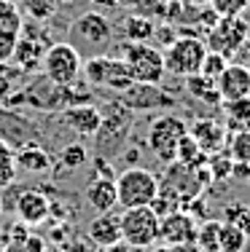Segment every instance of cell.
<instances>
[{
	"instance_id": "cell-7",
	"label": "cell",
	"mask_w": 250,
	"mask_h": 252,
	"mask_svg": "<svg viewBox=\"0 0 250 252\" xmlns=\"http://www.w3.org/2000/svg\"><path fill=\"white\" fill-rule=\"evenodd\" d=\"M40 70H43V75L49 78L54 86H75L78 78H81V70H83V57L68 43V40L51 43L49 49H46Z\"/></svg>"
},
{
	"instance_id": "cell-14",
	"label": "cell",
	"mask_w": 250,
	"mask_h": 252,
	"mask_svg": "<svg viewBox=\"0 0 250 252\" xmlns=\"http://www.w3.org/2000/svg\"><path fill=\"white\" fill-rule=\"evenodd\" d=\"M215 89L221 94V102L250 97V70L242 62H229L223 67V73L215 78Z\"/></svg>"
},
{
	"instance_id": "cell-9",
	"label": "cell",
	"mask_w": 250,
	"mask_h": 252,
	"mask_svg": "<svg viewBox=\"0 0 250 252\" xmlns=\"http://www.w3.org/2000/svg\"><path fill=\"white\" fill-rule=\"evenodd\" d=\"M207 54V46L202 38H191V35H178L170 46H164V70L178 78H188L199 73L202 59Z\"/></svg>"
},
{
	"instance_id": "cell-25",
	"label": "cell",
	"mask_w": 250,
	"mask_h": 252,
	"mask_svg": "<svg viewBox=\"0 0 250 252\" xmlns=\"http://www.w3.org/2000/svg\"><path fill=\"white\" fill-rule=\"evenodd\" d=\"M183 81H186V92L191 94L194 99L207 102V105H221V94H218L213 78H205L202 73H194V75L183 78Z\"/></svg>"
},
{
	"instance_id": "cell-15",
	"label": "cell",
	"mask_w": 250,
	"mask_h": 252,
	"mask_svg": "<svg viewBox=\"0 0 250 252\" xmlns=\"http://www.w3.org/2000/svg\"><path fill=\"white\" fill-rule=\"evenodd\" d=\"M59 121L81 137H94L103 124V110L94 105H68L59 113Z\"/></svg>"
},
{
	"instance_id": "cell-35",
	"label": "cell",
	"mask_w": 250,
	"mask_h": 252,
	"mask_svg": "<svg viewBox=\"0 0 250 252\" xmlns=\"http://www.w3.org/2000/svg\"><path fill=\"white\" fill-rule=\"evenodd\" d=\"M207 5H210L218 16H242L250 8L248 0H210Z\"/></svg>"
},
{
	"instance_id": "cell-38",
	"label": "cell",
	"mask_w": 250,
	"mask_h": 252,
	"mask_svg": "<svg viewBox=\"0 0 250 252\" xmlns=\"http://www.w3.org/2000/svg\"><path fill=\"white\" fill-rule=\"evenodd\" d=\"M105 252H140V250H135L132 244H127L124 239H118V242H116V244H110V247L105 250Z\"/></svg>"
},
{
	"instance_id": "cell-34",
	"label": "cell",
	"mask_w": 250,
	"mask_h": 252,
	"mask_svg": "<svg viewBox=\"0 0 250 252\" xmlns=\"http://www.w3.org/2000/svg\"><path fill=\"white\" fill-rule=\"evenodd\" d=\"M229 62H231V59H226L223 54H218V51H207V54H205V59H202L199 73L205 75V78H213V81H215V78L223 73V67H226Z\"/></svg>"
},
{
	"instance_id": "cell-28",
	"label": "cell",
	"mask_w": 250,
	"mask_h": 252,
	"mask_svg": "<svg viewBox=\"0 0 250 252\" xmlns=\"http://www.w3.org/2000/svg\"><path fill=\"white\" fill-rule=\"evenodd\" d=\"M218 247H221V252H242L248 247V231L234 223H221Z\"/></svg>"
},
{
	"instance_id": "cell-2",
	"label": "cell",
	"mask_w": 250,
	"mask_h": 252,
	"mask_svg": "<svg viewBox=\"0 0 250 252\" xmlns=\"http://www.w3.org/2000/svg\"><path fill=\"white\" fill-rule=\"evenodd\" d=\"M81 75L89 81V86L108 89L113 94H121L124 89H129L135 83L129 67L124 64V59L118 57V54H100V57L83 59Z\"/></svg>"
},
{
	"instance_id": "cell-6",
	"label": "cell",
	"mask_w": 250,
	"mask_h": 252,
	"mask_svg": "<svg viewBox=\"0 0 250 252\" xmlns=\"http://www.w3.org/2000/svg\"><path fill=\"white\" fill-rule=\"evenodd\" d=\"M188 134V126L183 124V118L172 116V113H162L159 118H153L148 126L145 145L153 153V158L162 164H172L178 153V142Z\"/></svg>"
},
{
	"instance_id": "cell-33",
	"label": "cell",
	"mask_w": 250,
	"mask_h": 252,
	"mask_svg": "<svg viewBox=\"0 0 250 252\" xmlns=\"http://www.w3.org/2000/svg\"><path fill=\"white\" fill-rule=\"evenodd\" d=\"M25 5H27V14H30V19L49 22L51 16L57 14V5H59V0H25Z\"/></svg>"
},
{
	"instance_id": "cell-26",
	"label": "cell",
	"mask_w": 250,
	"mask_h": 252,
	"mask_svg": "<svg viewBox=\"0 0 250 252\" xmlns=\"http://www.w3.org/2000/svg\"><path fill=\"white\" fill-rule=\"evenodd\" d=\"M86 161H89L86 148L78 145V142H70V145H65L62 151L57 153L54 166H51V169H57L59 175H62V172H73V169H81V166H86Z\"/></svg>"
},
{
	"instance_id": "cell-8",
	"label": "cell",
	"mask_w": 250,
	"mask_h": 252,
	"mask_svg": "<svg viewBox=\"0 0 250 252\" xmlns=\"http://www.w3.org/2000/svg\"><path fill=\"white\" fill-rule=\"evenodd\" d=\"M248 40H250V25L242 16H218V22L205 35L207 51H218L226 59H234L245 49Z\"/></svg>"
},
{
	"instance_id": "cell-29",
	"label": "cell",
	"mask_w": 250,
	"mask_h": 252,
	"mask_svg": "<svg viewBox=\"0 0 250 252\" xmlns=\"http://www.w3.org/2000/svg\"><path fill=\"white\" fill-rule=\"evenodd\" d=\"M218 236H221V223L218 220H205V225H196V250L199 252H221L218 247Z\"/></svg>"
},
{
	"instance_id": "cell-30",
	"label": "cell",
	"mask_w": 250,
	"mask_h": 252,
	"mask_svg": "<svg viewBox=\"0 0 250 252\" xmlns=\"http://www.w3.org/2000/svg\"><path fill=\"white\" fill-rule=\"evenodd\" d=\"M16 180V151L0 140V190L11 188Z\"/></svg>"
},
{
	"instance_id": "cell-21",
	"label": "cell",
	"mask_w": 250,
	"mask_h": 252,
	"mask_svg": "<svg viewBox=\"0 0 250 252\" xmlns=\"http://www.w3.org/2000/svg\"><path fill=\"white\" fill-rule=\"evenodd\" d=\"M54 166V156L43 151V145H30L16 151V172H27V175H46Z\"/></svg>"
},
{
	"instance_id": "cell-37",
	"label": "cell",
	"mask_w": 250,
	"mask_h": 252,
	"mask_svg": "<svg viewBox=\"0 0 250 252\" xmlns=\"http://www.w3.org/2000/svg\"><path fill=\"white\" fill-rule=\"evenodd\" d=\"M62 252H100V247L89 236H73L62 244Z\"/></svg>"
},
{
	"instance_id": "cell-1",
	"label": "cell",
	"mask_w": 250,
	"mask_h": 252,
	"mask_svg": "<svg viewBox=\"0 0 250 252\" xmlns=\"http://www.w3.org/2000/svg\"><path fill=\"white\" fill-rule=\"evenodd\" d=\"M68 43L81 54L83 59L108 54L113 43V25L105 14L94 11H83L81 16H75L68 27Z\"/></svg>"
},
{
	"instance_id": "cell-12",
	"label": "cell",
	"mask_w": 250,
	"mask_h": 252,
	"mask_svg": "<svg viewBox=\"0 0 250 252\" xmlns=\"http://www.w3.org/2000/svg\"><path fill=\"white\" fill-rule=\"evenodd\" d=\"M0 140L8 142L14 151H22L30 145H40V129L33 124V118L19 113V107L0 105Z\"/></svg>"
},
{
	"instance_id": "cell-32",
	"label": "cell",
	"mask_w": 250,
	"mask_h": 252,
	"mask_svg": "<svg viewBox=\"0 0 250 252\" xmlns=\"http://www.w3.org/2000/svg\"><path fill=\"white\" fill-rule=\"evenodd\" d=\"M231 161L250 166V129L237 131V134L231 137Z\"/></svg>"
},
{
	"instance_id": "cell-10",
	"label": "cell",
	"mask_w": 250,
	"mask_h": 252,
	"mask_svg": "<svg viewBox=\"0 0 250 252\" xmlns=\"http://www.w3.org/2000/svg\"><path fill=\"white\" fill-rule=\"evenodd\" d=\"M121 239L132 244L135 250L153 247L159 242V215L151 207H132L118 215Z\"/></svg>"
},
{
	"instance_id": "cell-45",
	"label": "cell",
	"mask_w": 250,
	"mask_h": 252,
	"mask_svg": "<svg viewBox=\"0 0 250 252\" xmlns=\"http://www.w3.org/2000/svg\"><path fill=\"white\" fill-rule=\"evenodd\" d=\"M3 209H5V204H3V193H0V215H3Z\"/></svg>"
},
{
	"instance_id": "cell-49",
	"label": "cell",
	"mask_w": 250,
	"mask_h": 252,
	"mask_svg": "<svg viewBox=\"0 0 250 252\" xmlns=\"http://www.w3.org/2000/svg\"><path fill=\"white\" fill-rule=\"evenodd\" d=\"M248 3H250V0H248Z\"/></svg>"
},
{
	"instance_id": "cell-31",
	"label": "cell",
	"mask_w": 250,
	"mask_h": 252,
	"mask_svg": "<svg viewBox=\"0 0 250 252\" xmlns=\"http://www.w3.org/2000/svg\"><path fill=\"white\" fill-rule=\"evenodd\" d=\"M207 156L199 151V145L191 140V134H186L180 142H178V153H175V161H180V164L186 166H202L205 164Z\"/></svg>"
},
{
	"instance_id": "cell-4",
	"label": "cell",
	"mask_w": 250,
	"mask_h": 252,
	"mask_svg": "<svg viewBox=\"0 0 250 252\" xmlns=\"http://www.w3.org/2000/svg\"><path fill=\"white\" fill-rule=\"evenodd\" d=\"M132 121H135V113L127 110L118 99H116V107L103 110V124H100L97 134L92 137L97 156H103V158L118 156V151L127 145V134L132 131Z\"/></svg>"
},
{
	"instance_id": "cell-22",
	"label": "cell",
	"mask_w": 250,
	"mask_h": 252,
	"mask_svg": "<svg viewBox=\"0 0 250 252\" xmlns=\"http://www.w3.org/2000/svg\"><path fill=\"white\" fill-rule=\"evenodd\" d=\"M153 25L148 16L143 14H129L121 19V25H118V35H121L124 43H151L153 40Z\"/></svg>"
},
{
	"instance_id": "cell-36",
	"label": "cell",
	"mask_w": 250,
	"mask_h": 252,
	"mask_svg": "<svg viewBox=\"0 0 250 252\" xmlns=\"http://www.w3.org/2000/svg\"><path fill=\"white\" fill-rule=\"evenodd\" d=\"M226 223H234L240 228H250V209L248 204H229L226 207Z\"/></svg>"
},
{
	"instance_id": "cell-48",
	"label": "cell",
	"mask_w": 250,
	"mask_h": 252,
	"mask_svg": "<svg viewBox=\"0 0 250 252\" xmlns=\"http://www.w3.org/2000/svg\"><path fill=\"white\" fill-rule=\"evenodd\" d=\"M248 209H250V204H248Z\"/></svg>"
},
{
	"instance_id": "cell-3",
	"label": "cell",
	"mask_w": 250,
	"mask_h": 252,
	"mask_svg": "<svg viewBox=\"0 0 250 252\" xmlns=\"http://www.w3.org/2000/svg\"><path fill=\"white\" fill-rule=\"evenodd\" d=\"M159 193V177L143 166H127L116 172V199L121 209L132 207H151Z\"/></svg>"
},
{
	"instance_id": "cell-40",
	"label": "cell",
	"mask_w": 250,
	"mask_h": 252,
	"mask_svg": "<svg viewBox=\"0 0 250 252\" xmlns=\"http://www.w3.org/2000/svg\"><path fill=\"white\" fill-rule=\"evenodd\" d=\"M159 252H199V250H196V244H178V247H164Z\"/></svg>"
},
{
	"instance_id": "cell-42",
	"label": "cell",
	"mask_w": 250,
	"mask_h": 252,
	"mask_svg": "<svg viewBox=\"0 0 250 252\" xmlns=\"http://www.w3.org/2000/svg\"><path fill=\"white\" fill-rule=\"evenodd\" d=\"M245 49H248V51H245V59H242V64H245V67L250 70V43H245Z\"/></svg>"
},
{
	"instance_id": "cell-20",
	"label": "cell",
	"mask_w": 250,
	"mask_h": 252,
	"mask_svg": "<svg viewBox=\"0 0 250 252\" xmlns=\"http://www.w3.org/2000/svg\"><path fill=\"white\" fill-rule=\"evenodd\" d=\"M86 236L97 244L100 250H108L110 244H116L121 239V225H118V215L113 212H100L94 215V220L86 228Z\"/></svg>"
},
{
	"instance_id": "cell-17",
	"label": "cell",
	"mask_w": 250,
	"mask_h": 252,
	"mask_svg": "<svg viewBox=\"0 0 250 252\" xmlns=\"http://www.w3.org/2000/svg\"><path fill=\"white\" fill-rule=\"evenodd\" d=\"M191 140L199 145V151L205 156H213V153H221L223 145H226V126H221L213 118H196L188 129Z\"/></svg>"
},
{
	"instance_id": "cell-47",
	"label": "cell",
	"mask_w": 250,
	"mask_h": 252,
	"mask_svg": "<svg viewBox=\"0 0 250 252\" xmlns=\"http://www.w3.org/2000/svg\"><path fill=\"white\" fill-rule=\"evenodd\" d=\"M162 3H170V0H162Z\"/></svg>"
},
{
	"instance_id": "cell-13",
	"label": "cell",
	"mask_w": 250,
	"mask_h": 252,
	"mask_svg": "<svg viewBox=\"0 0 250 252\" xmlns=\"http://www.w3.org/2000/svg\"><path fill=\"white\" fill-rule=\"evenodd\" d=\"M196 239V220L183 209L159 218V242L164 247H178V244H194Z\"/></svg>"
},
{
	"instance_id": "cell-41",
	"label": "cell",
	"mask_w": 250,
	"mask_h": 252,
	"mask_svg": "<svg viewBox=\"0 0 250 252\" xmlns=\"http://www.w3.org/2000/svg\"><path fill=\"white\" fill-rule=\"evenodd\" d=\"M3 252H27V250H25V244H14V242H11V247H5Z\"/></svg>"
},
{
	"instance_id": "cell-11",
	"label": "cell",
	"mask_w": 250,
	"mask_h": 252,
	"mask_svg": "<svg viewBox=\"0 0 250 252\" xmlns=\"http://www.w3.org/2000/svg\"><path fill=\"white\" fill-rule=\"evenodd\" d=\"M116 99L132 113L172 110V107H178V99L167 92L162 83H132L121 94H116Z\"/></svg>"
},
{
	"instance_id": "cell-16",
	"label": "cell",
	"mask_w": 250,
	"mask_h": 252,
	"mask_svg": "<svg viewBox=\"0 0 250 252\" xmlns=\"http://www.w3.org/2000/svg\"><path fill=\"white\" fill-rule=\"evenodd\" d=\"M14 207L19 215V223H25L27 228L43 225L51 215V201L43 190H22Z\"/></svg>"
},
{
	"instance_id": "cell-39",
	"label": "cell",
	"mask_w": 250,
	"mask_h": 252,
	"mask_svg": "<svg viewBox=\"0 0 250 252\" xmlns=\"http://www.w3.org/2000/svg\"><path fill=\"white\" fill-rule=\"evenodd\" d=\"M124 0H92V5H97V8H121Z\"/></svg>"
},
{
	"instance_id": "cell-19",
	"label": "cell",
	"mask_w": 250,
	"mask_h": 252,
	"mask_svg": "<svg viewBox=\"0 0 250 252\" xmlns=\"http://www.w3.org/2000/svg\"><path fill=\"white\" fill-rule=\"evenodd\" d=\"M46 49L49 46L40 43V40H33V38H16L14 43V51H11V59L8 62H14L16 67L22 70V73L27 75H35L40 70V64H43V57H46Z\"/></svg>"
},
{
	"instance_id": "cell-46",
	"label": "cell",
	"mask_w": 250,
	"mask_h": 252,
	"mask_svg": "<svg viewBox=\"0 0 250 252\" xmlns=\"http://www.w3.org/2000/svg\"><path fill=\"white\" fill-rule=\"evenodd\" d=\"M59 3H75V0H59Z\"/></svg>"
},
{
	"instance_id": "cell-5",
	"label": "cell",
	"mask_w": 250,
	"mask_h": 252,
	"mask_svg": "<svg viewBox=\"0 0 250 252\" xmlns=\"http://www.w3.org/2000/svg\"><path fill=\"white\" fill-rule=\"evenodd\" d=\"M118 57L124 59V64L129 67L135 83H162L167 70H164V57L162 49L153 43H124Z\"/></svg>"
},
{
	"instance_id": "cell-24",
	"label": "cell",
	"mask_w": 250,
	"mask_h": 252,
	"mask_svg": "<svg viewBox=\"0 0 250 252\" xmlns=\"http://www.w3.org/2000/svg\"><path fill=\"white\" fill-rule=\"evenodd\" d=\"M223 118H226V131L237 134V131L250 129V97L234 99V102H221Z\"/></svg>"
},
{
	"instance_id": "cell-43",
	"label": "cell",
	"mask_w": 250,
	"mask_h": 252,
	"mask_svg": "<svg viewBox=\"0 0 250 252\" xmlns=\"http://www.w3.org/2000/svg\"><path fill=\"white\" fill-rule=\"evenodd\" d=\"M186 3H191V5H207L210 0H186Z\"/></svg>"
},
{
	"instance_id": "cell-44",
	"label": "cell",
	"mask_w": 250,
	"mask_h": 252,
	"mask_svg": "<svg viewBox=\"0 0 250 252\" xmlns=\"http://www.w3.org/2000/svg\"><path fill=\"white\" fill-rule=\"evenodd\" d=\"M43 252H62V247H46Z\"/></svg>"
},
{
	"instance_id": "cell-27",
	"label": "cell",
	"mask_w": 250,
	"mask_h": 252,
	"mask_svg": "<svg viewBox=\"0 0 250 252\" xmlns=\"http://www.w3.org/2000/svg\"><path fill=\"white\" fill-rule=\"evenodd\" d=\"M22 14L16 8V3L11 0H0V38H11L16 40L19 38V30H22Z\"/></svg>"
},
{
	"instance_id": "cell-23",
	"label": "cell",
	"mask_w": 250,
	"mask_h": 252,
	"mask_svg": "<svg viewBox=\"0 0 250 252\" xmlns=\"http://www.w3.org/2000/svg\"><path fill=\"white\" fill-rule=\"evenodd\" d=\"M27 73H22L19 67H16L14 62H0V105H5L8 107L11 102H14V97L25 89V83H27Z\"/></svg>"
},
{
	"instance_id": "cell-18",
	"label": "cell",
	"mask_w": 250,
	"mask_h": 252,
	"mask_svg": "<svg viewBox=\"0 0 250 252\" xmlns=\"http://www.w3.org/2000/svg\"><path fill=\"white\" fill-rule=\"evenodd\" d=\"M83 199L94 209V212H113L118 207L116 199V177H92L83 188Z\"/></svg>"
}]
</instances>
